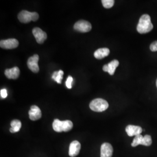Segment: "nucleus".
Masks as SVG:
<instances>
[{"label": "nucleus", "instance_id": "f257e3e1", "mask_svg": "<svg viewBox=\"0 0 157 157\" xmlns=\"http://www.w3.org/2000/svg\"><path fill=\"white\" fill-rule=\"evenodd\" d=\"M153 29V25L151 21V17L147 14L143 15L139 19L137 26V30L140 34H146L150 32Z\"/></svg>", "mask_w": 157, "mask_h": 157}, {"label": "nucleus", "instance_id": "f03ea898", "mask_svg": "<svg viewBox=\"0 0 157 157\" xmlns=\"http://www.w3.org/2000/svg\"><path fill=\"white\" fill-rule=\"evenodd\" d=\"M73 123L69 120L61 121L58 119L54 121L52 128L56 132H67L73 128Z\"/></svg>", "mask_w": 157, "mask_h": 157}, {"label": "nucleus", "instance_id": "7ed1b4c3", "mask_svg": "<svg viewBox=\"0 0 157 157\" xmlns=\"http://www.w3.org/2000/svg\"><path fill=\"white\" fill-rule=\"evenodd\" d=\"M39 17V15L37 12H30L28 11H22L17 15L19 21L23 23H28L31 21H37Z\"/></svg>", "mask_w": 157, "mask_h": 157}, {"label": "nucleus", "instance_id": "20e7f679", "mask_svg": "<svg viewBox=\"0 0 157 157\" xmlns=\"http://www.w3.org/2000/svg\"><path fill=\"white\" fill-rule=\"evenodd\" d=\"M108 107V102L102 98H96L90 103V109L95 112H103L107 109Z\"/></svg>", "mask_w": 157, "mask_h": 157}, {"label": "nucleus", "instance_id": "39448f33", "mask_svg": "<svg viewBox=\"0 0 157 157\" xmlns=\"http://www.w3.org/2000/svg\"><path fill=\"white\" fill-rule=\"evenodd\" d=\"M73 28L79 32L81 33H86L89 32L91 30V25L88 21H84V20H80L78 21L74 25Z\"/></svg>", "mask_w": 157, "mask_h": 157}, {"label": "nucleus", "instance_id": "423d86ee", "mask_svg": "<svg viewBox=\"0 0 157 157\" xmlns=\"http://www.w3.org/2000/svg\"><path fill=\"white\" fill-rule=\"evenodd\" d=\"M39 60V56L37 54L30 57L28 60L27 65L29 69L34 73H37L39 71V67L38 65Z\"/></svg>", "mask_w": 157, "mask_h": 157}, {"label": "nucleus", "instance_id": "0eeeda50", "mask_svg": "<svg viewBox=\"0 0 157 157\" xmlns=\"http://www.w3.org/2000/svg\"><path fill=\"white\" fill-rule=\"evenodd\" d=\"M19 45V42L17 39H10L2 40L0 41V47L4 49H14Z\"/></svg>", "mask_w": 157, "mask_h": 157}, {"label": "nucleus", "instance_id": "6e6552de", "mask_svg": "<svg viewBox=\"0 0 157 157\" xmlns=\"http://www.w3.org/2000/svg\"><path fill=\"white\" fill-rule=\"evenodd\" d=\"M32 33L36 40V41L39 44H43L47 39V33L39 28H34L32 30Z\"/></svg>", "mask_w": 157, "mask_h": 157}, {"label": "nucleus", "instance_id": "1a4fd4ad", "mask_svg": "<svg viewBox=\"0 0 157 157\" xmlns=\"http://www.w3.org/2000/svg\"><path fill=\"white\" fill-rule=\"evenodd\" d=\"M81 145L78 141H73L70 146L69 149V155L71 157H75L77 156L79 154L80 150Z\"/></svg>", "mask_w": 157, "mask_h": 157}, {"label": "nucleus", "instance_id": "9d476101", "mask_svg": "<svg viewBox=\"0 0 157 157\" xmlns=\"http://www.w3.org/2000/svg\"><path fill=\"white\" fill-rule=\"evenodd\" d=\"M119 62L118 60L114 59L111 62L108 63L107 65H104L102 69L104 72H108L110 75H113L115 73V70L117 67L119 66Z\"/></svg>", "mask_w": 157, "mask_h": 157}, {"label": "nucleus", "instance_id": "9b49d317", "mask_svg": "<svg viewBox=\"0 0 157 157\" xmlns=\"http://www.w3.org/2000/svg\"><path fill=\"white\" fill-rule=\"evenodd\" d=\"M29 115L30 120L35 121L41 118V111L37 106L33 105L29 111Z\"/></svg>", "mask_w": 157, "mask_h": 157}, {"label": "nucleus", "instance_id": "f8f14e48", "mask_svg": "<svg viewBox=\"0 0 157 157\" xmlns=\"http://www.w3.org/2000/svg\"><path fill=\"white\" fill-rule=\"evenodd\" d=\"M113 147L108 143H104L101 147V157H112Z\"/></svg>", "mask_w": 157, "mask_h": 157}, {"label": "nucleus", "instance_id": "ddd939ff", "mask_svg": "<svg viewBox=\"0 0 157 157\" xmlns=\"http://www.w3.org/2000/svg\"><path fill=\"white\" fill-rule=\"evenodd\" d=\"M126 132L128 135L132 137L133 136H137V135H141V132H143V129L140 126H135V125H128L126 128Z\"/></svg>", "mask_w": 157, "mask_h": 157}, {"label": "nucleus", "instance_id": "4468645a", "mask_svg": "<svg viewBox=\"0 0 157 157\" xmlns=\"http://www.w3.org/2000/svg\"><path fill=\"white\" fill-rule=\"evenodd\" d=\"M20 74V70L19 67H14L11 69H6L5 71L6 77L10 79H17L18 78Z\"/></svg>", "mask_w": 157, "mask_h": 157}, {"label": "nucleus", "instance_id": "2eb2a0df", "mask_svg": "<svg viewBox=\"0 0 157 157\" xmlns=\"http://www.w3.org/2000/svg\"><path fill=\"white\" fill-rule=\"evenodd\" d=\"M110 53V51L107 48H99L96 50L94 54L95 58L98 59H101L105 57L108 56Z\"/></svg>", "mask_w": 157, "mask_h": 157}, {"label": "nucleus", "instance_id": "dca6fc26", "mask_svg": "<svg viewBox=\"0 0 157 157\" xmlns=\"http://www.w3.org/2000/svg\"><path fill=\"white\" fill-rule=\"evenodd\" d=\"M11 128L10 129V132L12 133H14L16 132H18L22 127L21 122L17 119L13 120L11 122Z\"/></svg>", "mask_w": 157, "mask_h": 157}, {"label": "nucleus", "instance_id": "f3484780", "mask_svg": "<svg viewBox=\"0 0 157 157\" xmlns=\"http://www.w3.org/2000/svg\"><path fill=\"white\" fill-rule=\"evenodd\" d=\"M63 72L61 70H59V71H56L53 73L52 76V78L55 81H56L58 83L61 84V80L63 78Z\"/></svg>", "mask_w": 157, "mask_h": 157}, {"label": "nucleus", "instance_id": "a211bd4d", "mask_svg": "<svg viewBox=\"0 0 157 157\" xmlns=\"http://www.w3.org/2000/svg\"><path fill=\"white\" fill-rule=\"evenodd\" d=\"M143 137L142 135H139L135 136V139H133V141L132 143V146L133 147H136L139 145H142L143 144Z\"/></svg>", "mask_w": 157, "mask_h": 157}, {"label": "nucleus", "instance_id": "6ab92c4d", "mask_svg": "<svg viewBox=\"0 0 157 157\" xmlns=\"http://www.w3.org/2000/svg\"><path fill=\"white\" fill-rule=\"evenodd\" d=\"M101 2L103 6L107 9L112 8L115 4V1L113 0H102Z\"/></svg>", "mask_w": 157, "mask_h": 157}, {"label": "nucleus", "instance_id": "aec40b11", "mask_svg": "<svg viewBox=\"0 0 157 157\" xmlns=\"http://www.w3.org/2000/svg\"><path fill=\"white\" fill-rule=\"evenodd\" d=\"M152 139L151 136L146 135L143 137V146H150L151 145Z\"/></svg>", "mask_w": 157, "mask_h": 157}, {"label": "nucleus", "instance_id": "412c9836", "mask_svg": "<svg viewBox=\"0 0 157 157\" xmlns=\"http://www.w3.org/2000/svg\"><path fill=\"white\" fill-rule=\"evenodd\" d=\"M73 80V78L72 76H68L67 82H66V86H67V89H72V84Z\"/></svg>", "mask_w": 157, "mask_h": 157}, {"label": "nucleus", "instance_id": "4be33fe9", "mask_svg": "<svg viewBox=\"0 0 157 157\" xmlns=\"http://www.w3.org/2000/svg\"><path fill=\"white\" fill-rule=\"evenodd\" d=\"M150 48V50L152 52L157 51V41H155L153 43H152Z\"/></svg>", "mask_w": 157, "mask_h": 157}, {"label": "nucleus", "instance_id": "5701e85b", "mask_svg": "<svg viewBox=\"0 0 157 157\" xmlns=\"http://www.w3.org/2000/svg\"><path fill=\"white\" fill-rule=\"evenodd\" d=\"M0 94H1V97L2 98H6V97L8 95V93H7V90H6V89H2L0 91Z\"/></svg>", "mask_w": 157, "mask_h": 157}, {"label": "nucleus", "instance_id": "b1692460", "mask_svg": "<svg viewBox=\"0 0 157 157\" xmlns=\"http://www.w3.org/2000/svg\"><path fill=\"white\" fill-rule=\"evenodd\" d=\"M156 86H157V80H156Z\"/></svg>", "mask_w": 157, "mask_h": 157}]
</instances>
